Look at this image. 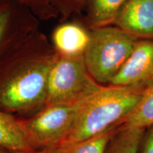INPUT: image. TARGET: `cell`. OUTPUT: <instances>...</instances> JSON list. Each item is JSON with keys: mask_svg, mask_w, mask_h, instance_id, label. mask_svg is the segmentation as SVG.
<instances>
[{"mask_svg": "<svg viewBox=\"0 0 153 153\" xmlns=\"http://www.w3.org/2000/svg\"><path fill=\"white\" fill-rule=\"evenodd\" d=\"M57 53L38 29L4 55L0 59V108L28 112L45 106Z\"/></svg>", "mask_w": 153, "mask_h": 153, "instance_id": "cell-1", "label": "cell"}, {"mask_svg": "<svg viewBox=\"0 0 153 153\" xmlns=\"http://www.w3.org/2000/svg\"><path fill=\"white\" fill-rule=\"evenodd\" d=\"M146 88L139 85H101L79 103L75 123L61 147L85 140L121 125Z\"/></svg>", "mask_w": 153, "mask_h": 153, "instance_id": "cell-2", "label": "cell"}, {"mask_svg": "<svg viewBox=\"0 0 153 153\" xmlns=\"http://www.w3.org/2000/svg\"><path fill=\"white\" fill-rule=\"evenodd\" d=\"M90 30V41L84 53L85 64L96 82L109 85L139 39L114 25Z\"/></svg>", "mask_w": 153, "mask_h": 153, "instance_id": "cell-3", "label": "cell"}, {"mask_svg": "<svg viewBox=\"0 0 153 153\" xmlns=\"http://www.w3.org/2000/svg\"><path fill=\"white\" fill-rule=\"evenodd\" d=\"M101 85L88 71L84 54L57 53L50 72L45 104H79Z\"/></svg>", "mask_w": 153, "mask_h": 153, "instance_id": "cell-4", "label": "cell"}, {"mask_svg": "<svg viewBox=\"0 0 153 153\" xmlns=\"http://www.w3.org/2000/svg\"><path fill=\"white\" fill-rule=\"evenodd\" d=\"M79 103L45 104L36 116L22 120L28 137L35 147H60L70 135L75 123Z\"/></svg>", "mask_w": 153, "mask_h": 153, "instance_id": "cell-5", "label": "cell"}, {"mask_svg": "<svg viewBox=\"0 0 153 153\" xmlns=\"http://www.w3.org/2000/svg\"><path fill=\"white\" fill-rule=\"evenodd\" d=\"M40 29V21L18 4L0 1V59L25 38Z\"/></svg>", "mask_w": 153, "mask_h": 153, "instance_id": "cell-6", "label": "cell"}, {"mask_svg": "<svg viewBox=\"0 0 153 153\" xmlns=\"http://www.w3.org/2000/svg\"><path fill=\"white\" fill-rule=\"evenodd\" d=\"M109 85H153V39H139L123 68Z\"/></svg>", "mask_w": 153, "mask_h": 153, "instance_id": "cell-7", "label": "cell"}, {"mask_svg": "<svg viewBox=\"0 0 153 153\" xmlns=\"http://www.w3.org/2000/svg\"><path fill=\"white\" fill-rule=\"evenodd\" d=\"M114 25L138 39H153V0H128Z\"/></svg>", "mask_w": 153, "mask_h": 153, "instance_id": "cell-8", "label": "cell"}, {"mask_svg": "<svg viewBox=\"0 0 153 153\" xmlns=\"http://www.w3.org/2000/svg\"><path fill=\"white\" fill-rule=\"evenodd\" d=\"M91 30L79 20L61 22L53 30L51 43L57 53L83 55L90 41Z\"/></svg>", "mask_w": 153, "mask_h": 153, "instance_id": "cell-9", "label": "cell"}, {"mask_svg": "<svg viewBox=\"0 0 153 153\" xmlns=\"http://www.w3.org/2000/svg\"><path fill=\"white\" fill-rule=\"evenodd\" d=\"M34 148L22 120L0 108V148L16 152L34 150Z\"/></svg>", "mask_w": 153, "mask_h": 153, "instance_id": "cell-10", "label": "cell"}, {"mask_svg": "<svg viewBox=\"0 0 153 153\" xmlns=\"http://www.w3.org/2000/svg\"><path fill=\"white\" fill-rule=\"evenodd\" d=\"M128 0H87L83 22L89 29L114 25Z\"/></svg>", "mask_w": 153, "mask_h": 153, "instance_id": "cell-11", "label": "cell"}, {"mask_svg": "<svg viewBox=\"0 0 153 153\" xmlns=\"http://www.w3.org/2000/svg\"><path fill=\"white\" fill-rule=\"evenodd\" d=\"M145 130L122 124L112 137L106 153H140Z\"/></svg>", "mask_w": 153, "mask_h": 153, "instance_id": "cell-12", "label": "cell"}, {"mask_svg": "<svg viewBox=\"0 0 153 153\" xmlns=\"http://www.w3.org/2000/svg\"><path fill=\"white\" fill-rule=\"evenodd\" d=\"M122 124L141 129L153 125V85L145 89L139 102L126 116Z\"/></svg>", "mask_w": 153, "mask_h": 153, "instance_id": "cell-13", "label": "cell"}, {"mask_svg": "<svg viewBox=\"0 0 153 153\" xmlns=\"http://www.w3.org/2000/svg\"><path fill=\"white\" fill-rule=\"evenodd\" d=\"M120 126H114L85 140L62 147V153H106L108 145Z\"/></svg>", "mask_w": 153, "mask_h": 153, "instance_id": "cell-14", "label": "cell"}, {"mask_svg": "<svg viewBox=\"0 0 153 153\" xmlns=\"http://www.w3.org/2000/svg\"><path fill=\"white\" fill-rule=\"evenodd\" d=\"M26 8L41 22L58 19L55 0H8Z\"/></svg>", "mask_w": 153, "mask_h": 153, "instance_id": "cell-15", "label": "cell"}, {"mask_svg": "<svg viewBox=\"0 0 153 153\" xmlns=\"http://www.w3.org/2000/svg\"><path fill=\"white\" fill-rule=\"evenodd\" d=\"M87 0H55V7L59 15V22H65L74 16H81L85 12Z\"/></svg>", "mask_w": 153, "mask_h": 153, "instance_id": "cell-16", "label": "cell"}, {"mask_svg": "<svg viewBox=\"0 0 153 153\" xmlns=\"http://www.w3.org/2000/svg\"><path fill=\"white\" fill-rule=\"evenodd\" d=\"M140 153H153V125L145 130L141 142Z\"/></svg>", "mask_w": 153, "mask_h": 153, "instance_id": "cell-17", "label": "cell"}, {"mask_svg": "<svg viewBox=\"0 0 153 153\" xmlns=\"http://www.w3.org/2000/svg\"><path fill=\"white\" fill-rule=\"evenodd\" d=\"M62 148L60 147H55V148H44L43 150L39 151L30 150V151H16V152H11V153H62Z\"/></svg>", "mask_w": 153, "mask_h": 153, "instance_id": "cell-18", "label": "cell"}, {"mask_svg": "<svg viewBox=\"0 0 153 153\" xmlns=\"http://www.w3.org/2000/svg\"><path fill=\"white\" fill-rule=\"evenodd\" d=\"M0 153H6V152H4V150H2V149L0 148Z\"/></svg>", "mask_w": 153, "mask_h": 153, "instance_id": "cell-19", "label": "cell"}, {"mask_svg": "<svg viewBox=\"0 0 153 153\" xmlns=\"http://www.w3.org/2000/svg\"><path fill=\"white\" fill-rule=\"evenodd\" d=\"M1 1V0H0V1Z\"/></svg>", "mask_w": 153, "mask_h": 153, "instance_id": "cell-20", "label": "cell"}]
</instances>
